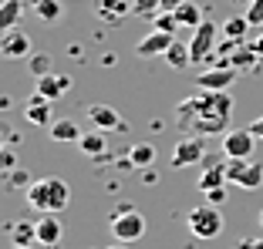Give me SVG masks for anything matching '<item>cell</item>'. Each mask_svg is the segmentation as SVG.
Wrapping results in <instances>:
<instances>
[{
    "label": "cell",
    "mask_w": 263,
    "mask_h": 249,
    "mask_svg": "<svg viewBox=\"0 0 263 249\" xmlns=\"http://www.w3.org/2000/svg\"><path fill=\"white\" fill-rule=\"evenodd\" d=\"M10 239H14V246H37V229H34V222H14L10 226Z\"/></svg>",
    "instance_id": "cell-24"
},
{
    "label": "cell",
    "mask_w": 263,
    "mask_h": 249,
    "mask_svg": "<svg viewBox=\"0 0 263 249\" xmlns=\"http://www.w3.org/2000/svg\"><path fill=\"white\" fill-rule=\"evenodd\" d=\"M226 179L233 185L247 189V192H256L263 185V162H253V158H230L226 162Z\"/></svg>",
    "instance_id": "cell-5"
},
{
    "label": "cell",
    "mask_w": 263,
    "mask_h": 249,
    "mask_svg": "<svg viewBox=\"0 0 263 249\" xmlns=\"http://www.w3.org/2000/svg\"><path fill=\"white\" fill-rule=\"evenodd\" d=\"M34 229H37V246H58L61 236H64L58 216H41L37 222H34Z\"/></svg>",
    "instance_id": "cell-17"
},
{
    "label": "cell",
    "mask_w": 263,
    "mask_h": 249,
    "mask_svg": "<svg viewBox=\"0 0 263 249\" xmlns=\"http://www.w3.org/2000/svg\"><path fill=\"white\" fill-rule=\"evenodd\" d=\"M111 236H115L118 242H135L145 236V216H142L139 209L132 202H122L115 212H111Z\"/></svg>",
    "instance_id": "cell-4"
},
{
    "label": "cell",
    "mask_w": 263,
    "mask_h": 249,
    "mask_svg": "<svg viewBox=\"0 0 263 249\" xmlns=\"http://www.w3.org/2000/svg\"><path fill=\"white\" fill-rule=\"evenodd\" d=\"M243 17L250 20V27H263V0H250Z\"/></svg>",
    "instance_id": "cell-29"
},
{
    "label": "cell",
    "mask_w": 263,
    "mask_h": 249,
    "mask_svg": "<svg viewBox=\"0 0 263 249\" xmlns=\"http://www.w3.org/2000/svg\"><path fill=\"white\" fill-rule=\"evenodd\" d=\"M236 4H250V0H236Z\"/></svg>",
    "instance_id": "cell-41"
},
{
    "label": "cell",
    "mask_w": 263,
    "mask_h": 249,
    "mask_svg": "<svg viewBox=\"0 0 263 249\" xmlns=\"http://www.w3.org/2000/svg\"><path fill=\"white\" fill-rule=\"evenodd\" d=\"M7 135H10V132L4 128V125H0V152H4V141H7Z\"/></svg>",
    "instance_id": "cell-37"
},
{
    "label": "cell",
    "mask_w": 263,
    "mask_h": 249,
    "mask_svg": "<svg viewBox=\"0 0 263 249\" xmlns=\"http://www.w3.org/2000/svg\"><path fill=\"white\" fill-rule=\"evenodd\" d=\"M176 20H179V27H193V31H196V27L202 24V10L196 7L193 0H186V4L176 10Z\"/></svg>",
    "instance_id": "cell-25"
},
{
    "label": "cell",
    "mask_w": 263,
    "mask_h": 249,
    "mask_svg": "<svg viewBox=\"0 0 263 249\" xmlns=\"http://www.w3.org/2000/svg\"><path fill=\"white\" fill-rule=\"evenodd\" d=\"M182 4H186V0H162V10H165V14H176Z\"/></svg>",
    "instance_id": "cell-36"
},
{
    "label": "cell",
    "mask_w": 263,
    "mask_h": 249,
    "mask_svg": "<svg viewBox=\"0 0 263 249\" xmlns=\"http://www.w3.org/2000/svg\"><path fill=\"white\" fill-rule=\"evenodd\" d=\"M226 162H230V158H226L223 152H219V155H206V158L199 162L202 172H199V182H196V189H199L202 195L213 192V189H223L226 182H230V179H226Z\"/></svg>",
    "instance_id": "cell-7"
},
{
    "label": "cell",
    "mask_w": 263,
    "mask_h": 249,
    "mask_svg": "<svg viewBox=\"0 0 263 249\" xmlns=\"http://www.w3.org/2000/svg\"><path fill=\"white\" fill-rule=\"evenodd\" d=\"M162 10V0H135V14L139 17H155Z\"/></svg>",
    "instance_id": "cell-30"
},
{
    "label": "cell",
    "mask_w": 263,
    "mask_h": 249,
    "mask_svg": "<svg viewBox=\"0 0 263 249\" xmlns=\"http://www.w3.org/2000/svg\"><path fill=\"white\" fill-rule=\"evenodd\" d=\"M27 64H31V74H37V78L51 74V57H47V54H31Z\"/></svg>",
    "instance_id": "cell-28"
},
{
    "label": "cell",
    "mask_w": 263,
    "mask_h": 249,
    "mask_svg": "<svg viewBox=\"0 0 263 249\" xmlns=\"http://www.w3.org/2000/svg\"><path fill=\"white\" fill-rule=\"evenodd\" d=\"M250 135H256V141H263V115L250 121Z\"/></svg>",
    "instance_id": "cell-35"
},
{
    "label": "cell",
    "mask_w": 263,
    "mask_h": 249,
    "mask_svg": "<svg viewBox=\"0 0 263 249\" xmlns=\"http://www.w3.org/2000/svg\"><path fill=\"white\" fill-rule=\"evenodd\" d=\"M250 34V20L247 17H230V20H223V37L226 40H243Z\"/></svg>",
    "instance_id": "cell-26"
},
{
    "label": "cell",
    "mask_w": 263,
    "mask_h": 249,
    "mask_svg": "<svg viewBox=\"0 0 263 249\" xmlns=\"http://www.w3.org/2000/svg\"><path fill=\"white\" fill-rule=\"evenodd\" d=\"M206 202H209V205H216V209H219V205L226 202V185H223V189H213V192H206Z\"/></svg>",
    "instance_id": "cell-32"
},
{
    "label": "cell",
    "mask_w": 263,
    "mask_h": 249,
    "mask_svg": "<svg viewBox=\"0 0 263 249\" xmlns=\"http://www.w3.org/2000/svg\"><path fill=\"white\" fill-rule=\"evenodd\" d=\"M186 226H189V236H193V239L209 242V239H216V236L223 233L226 219H223V212H219L216 205H209V202H206V205H196V209L189 212Z\"/></svg>",
    "instance_id": "cell-3"
},
{
    "label": "cell",
    "mask_w": 263,
    "mask_h": 249,
    "mask_svg": "<svg viewBox=\"0 0 263 249\" xmlns=\"http://www.w3.org/2000/svg\"><path fill=\"white\" fill-rule=\"evenodd\" d=\"M27 189V185H31V175H27V172H21V169H14V172H10V179H7V189Z\"/></svg>",
    "instance_id": "cell-31"
},
{
    "label": "cell",
    "mask_w": 263,
    "mask_h": 249,
    "mask_svg": "<svg viewBox=\"0 0 263 249\" xmlns=\"http://www.w3.org/2000/svg\"><path fill=\"white\" fill-rule=\"evenodd\" d=\"M132 10H135V0H98L95 4V17L101 24H115L122 17H128Z\"/></svg>",
    "instance_id": "cell-14"
},
{
    "label": "cell",
    "mask_w": 263,
    "mask_h": 249,
    "mask_svg": "<svg viewBox=\"0 0 263 249\" xmlns=\"http://www.w3.org/2000/svg\"><path fill=\"white\" fill-rule=\"evenodd\" d=\"M0 54L10 57V61L14 57H31V37L24 31H17V27L7 34H0Z\"/></svg>",
    "instance_id": "cell-12"
},
{
    "label": "cell",
    "mask_w": 263,
    "mask_h": 249,
    "mask_svg": "<svg viewBox=\"0 0 263 249\" xmlns=\"http://www.w3.org/2000/svg\"><path fill=\"white\" fill-rule=\"evenodd\" d=\"M71 91V78L68 74H44V78H37V94L41 98H47V101H61L64 94Z\"/></svg>",
    "instance_id": "cell-13"
},
{
    "label": "cell",
    "mask_w": 263,
    "mask_h": 249,
    "mask_svg": "<svg viewBox=\"0 0 263 249\" xmlns=\"http://www.w3.org/2000/svg\"><path fill=\"white\" fill-rule=\"evenodd\" d=\"M260 226H263V209H260Z\"/></svg>",
    "instance_id": "cell-40"
},
{
    "label": "cell",
    "mask_w": 263,
    "mask_h": 249,
    "mask_svg": "<svg viewBox=\"0 0 263 249\" xmlns=\"http://www.w3.org/2000/svg\"><path fill=\"white\" fill-rule=\"evenodd\" d=\"M233 118V101L226 91H199L176 108V125L186 135H226V125Z\"/></svg>",
    "instance_id": "cell-1"
},
{
    "label": "cell",
    "mask_w": 263,
    "mask_h": 249,
    "mask_svg": "<svg viewBox=\"0 0 263 249\" xmlns=\"http://www.w3.org/2000/svg\"><path fill=\"white\" fill-rule=\"evenodd\" d=\"M165 64H169L172 71H186L189 64H193V57H189V44H179V40H172V47L165 51Z\"/></svg>",
    "instance_id": "cell-21"
},
{
    "label": "cell",
    "mask_w": 263,
    "mask_h": 249,
    "mask_svg": "<svg viewBox=\"0 0 263 249\" xmlns=\"http://www.w3.org/2000/svg\"><path fill=\"white\" fill-rule=\"evenodd\" d=\"M10 249H37V246H10Z\"/></svg>",
    "instance_id": "cell-39"
},
{
    "label": "cell",
    "mask_w": 263,
    "mask_h": 249,
    "mask_svg": "<svg viewBox=\"0 0 263 249\" xmlns=\"http://www.w3.org/2000/svg\"><path fill=\"white\" fill-rule=\"evenodd\" d=\"M14 169H17L14 152H0V172H14Z\"/></svg>",
    "instance_id": "cell-33"
},
{
    "label": "cell",
    "mask_w": 263,
    "mask_h": 249,
    "mask_svg": "<svg viewBox=\"0 0 263 249\" xmlns=\"http://www.w3.org/2000/svg\"><path fill=\"white\" fill-rule=\"evenodd\" d=\"M233 81H236V68H213L196 78V88L199 91H226Z\"/></svg>",
    "instance_id": "cell-11"
},
{
    "label": "cell",
    "mask_w": 263,
    "mask_h": 249,
    "mask_svg": "<svg viewBox=\"0 0 263 249\" xmlns=\"http://www.w3.org/2000/svg\"><path fill=\"white\" fill-rule=\"evenodd\" d=\"M108 132H101V128H95V132H88V135H81V141H78V148L85 152L88 158H95L98 162L101 155H105V145H108V138H105Z\"/></svg>",
    "instance_id": "cell-18"
},
{
    "label": "cell",
    "mask_w": 263,
    "mask_h": 249,
    "mask_svg": "<svg viewBox=\"0 0 263 249\" xmlns=\"http://www.w3.org/2000/svg\"><path fill=\"white\" fill-rule=\"evenodd\" d=\"M24 118H27V121L31 125H37V128H51V101H47V98H41L37 91L31 94V98H27V108H24Z\"/></svg>",
    "instance_id": "cell-16"
},
{
    "label": "cell",
    "mask_w": 263,
    "mask_h": 249,
    "mask_svg": "<svg viewBox=\"0 0 263 249\" xmlns=\"http://www.w3.org/2000/svg\"><path fill=\"white\" fill-rule=\"evenodd\" d=\"M172 47V34H162V31H152L135 44V54L139 57H162L165 51Z\"/></svg>",
    "instance_id": "cell-15"
},
{
    "label": "cell",
    "mask_w": 263,
    "mask_h": 249,
    "mask_svg": "<svg viewBox=\"0 0 263 249\" xmlns=\"http://www.w3.org/2000/svg\"><path fill=\"white\" fill-rule=\"evenodd\" d=\"M88 121L95 125V128H101V132H125V121L122 115H118L111 105H88Z\"/></svg>",
    "instance_id": "cell-10"
},
{
    "label": "cell",
    "mask_w": 263,
    "mask_h": 249,
    "mask_svg": "<svg viewBox=\"0 0 263 249\" xmlns=\"http://www.w3.org/2000/svg\"><path fill=\"white\" fill-rule=\"evenodd\" d=\"M27 7H31L44 24H58V20H61V14H64L61 0H27Z\"/></svg>",
    "instance_id": "cell-19"
},
{
    "label": "cell",
    "mask_w": 263,
    "mask_h": 249,
    "mask_svg": "<svg viewBox=\"0 0 263 249\" xmlns=\"http://www.w3.org/2000/svg\"><path fill=\"white\" fill-rule=\"evenodd\" d=\"M152 27H155V31H162V34H176V31H179V20H176V14H165V10H159V14L152 17Z\"/></svg>",
    "instance_id": "cell-27"
},
{
    "label": "cell",
    "mask_w": 263,
    "mask_h": 249,
    "mask_svg": "<svg viewBox=\"0 0 263 249\" xmlns=\"http://www.w3.org/2000/svg\"><path fill=\"white\" fill-rule=\"evenodd\" d=\"M108 249H128V242H111Z\"/></svg>",
    "instance_id": "cell-38"
},
{
    "label": "cell",
    "mask_w": 263,
    "mask_h": 249,
    "mask_svg": "<svg viewBox=\"0 0 263 249\" xmlns=\"http://www.w3.org/2000/svg\"><path fill=\"white\" fill-rule=\"evenodd\" d=\"M152 162H155V145L142 141V145H132L128 148V165H135V169H148Z\"/></svg>",
    "instance_id": "cell-23"
},
{
    "label": "cell",
    "mask_w": 263,
    "mask_h": 249,
    "mask_svg": "<svg viewBox=\"0 0 263 249\" xmlns=\"http://www.w3.org/2000/svg\"><path fill=\"white\" fill-rule=\"evenodd\" d=\"M202 158H206V141L199 135H186L172 148V169H189V165L202 162Z\"/></svg>",
    "instance_id": "cell-8"
},
{
    "label": "cell",
    "mask_w": 263,
    "mask_h": 249,
    "mask_svg": "<svg viewBox=\"0 0 263 249\" xmlns=\"http://www.w3.org/2000/svg\"><path fill=\"white\" fill-rule=\"evenodd\" d=\"M256 135H250V128H233L223 135V155L226 158H253Z\"/></svg>",
    "instance_id": "cell-9"
},
{
    "label": "cell",
    "mask_w": 263,
    "mask_h": 249,
    "mask_svg": "<svg viewBox=\"0 0 263 249\" xmlns=\"http://www.w3.org/2000/svg\"><path fill=\"white\" fill-rule=\"evenodd\" d=\"M236 249H263V236H247L236 242Z\"/></svg>",
    "instance_id": "cell-34"
},
{
    "label": "cell",
    "mask_w": 263,
    "mask_h": 249,
    "mask_svg": "<svg viewBox=\"0 0 263 249\" xmlns=\"http://www.w3.org/2000/svg\"><path fill=\"white\" fill-rule=\"evenodd\" d=\"M51 138L54 141H81V128L71 118H61V121L51 125Z\"/></svg>",
    "instance_id": "cell-22"
},
{
    "label": "cell",
    "mask_w": 263,
    "mask_h": 249,
    "mask_svg": "<svg viewBox=\"0 0 263 249\" xmlns=\"http://www.w3.org/2000/svg\"><path fill=\"white\" fill-rule=\"evenodd\" d=\"M21 14H24V0H4V4H0V34L14 31Z\"/></svg>",
    "instance_id": "cell-20"
},
{
    "label": "cell",
    "mask_w": 263,
    "mask_h": 249,
    "mask_svg": "<svg viewBox=\"0 0 263 249\" xmlns=\"http://www.w3.org/2000/svg\"><path fill=\"white\" fill-rule=\"evenodd\" d=\"M71 202V185L58 175H44V179L27 185V205L41 216H54Z\"/></svg>",
    "instance_id": "cell-2"
},
{
    "label": "cell",
    "mask_w": 263,
    "mask_h": 249,
    "mask_svg": "<svg viewBox=\"0 0 263 249\" xmlns=\"http://www.w3.org/2000/svg\"><path fill=\"white\" fill-rule=\"evenodd\" d=\"M216 37H219V24L202 20L199 27H196L193 40H189V57H193V64H202V61L213 57V51H216Z\"/></svg>",
    "instance_id": "cell-6"
}]
</instances>
